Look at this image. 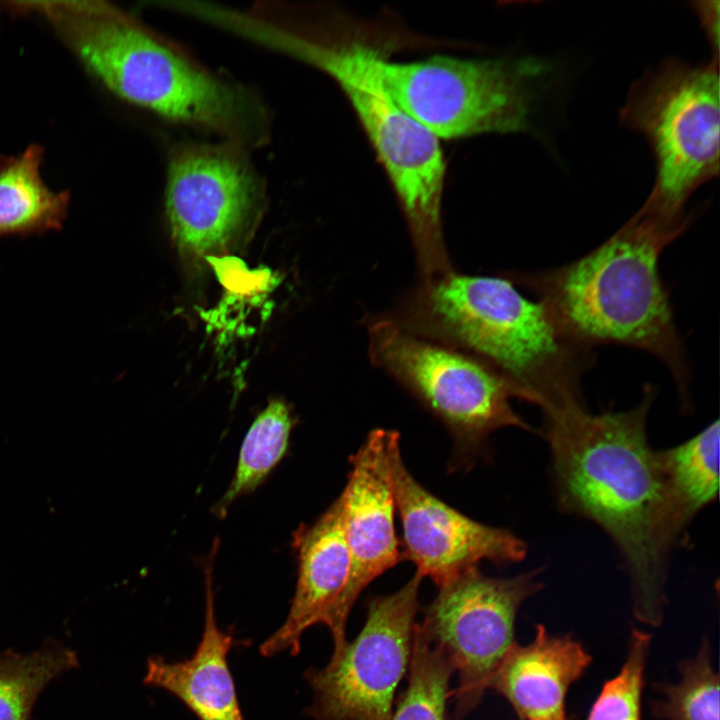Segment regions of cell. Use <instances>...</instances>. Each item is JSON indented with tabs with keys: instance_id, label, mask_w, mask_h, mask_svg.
<instances>
[{
	"instance_id": "obj_1",
	"label": "cell",
	"mask_w": 720,
	"mask_h": 720,
	"mask_svg": "<svg viewBox=\"0 0 720 720\" xmlns=\"http://www.w3.org/2000/svg\"><path fill=\"white\" fill-rule=\"evenodd\" d=\"M655 391L625 411L587 407L544 418L543 435L560 506L597 523L625 561L635 617L656 627L665 603L666 559L674 545L659 451L649 445Z\"/></svg>"
},
{
	"instance_id": "obj_2",
	"label": "cell",
	"mask_w": 720,
	"mask_h": 720,
	"mask_svg": "<svg viewBox=\"0 0 720 720\" xmlns=\"http://www.w3.org/2000/svg\"><path fill=\"white\" fill-rule=\"evenodd\" d=\"M9 10L45 19L108 91L169 121L250 151L266 144L271 114L250 88L107 1H24Z\"/></svg>"
},
{
	"instance_id": "obj_3",
	"label": "cell",
	"mask_w": 720,
	"mask_h": 720,
	"mask_svg": "<svg viewBox=\"0 0 720 720\" xmlns=\"http://www.w3.org/2000/svg\"><path fill=\"white\" fill-rule=\"evenodd\" d=\"M391 318L478 360L543 418L586 406L581 378L592 366V351L569 340L545 307L507 277L451 271L422 279Z\"/></svg>"
},
{
	"instance_id": "obj_4",
	"label": "cell",
	"mask_w": 720,
	"mask_h": 720,
	"mask_svg": "<svg viewBox=\"0 0 720 720\" xmlns=\"http://www.w3.org/2000/svg\"><path fill=\"white\" fill-rule=\"evenodd\" d=\"M688 225L639 209L584 256L505 277L531 291L560 331L579 347L592 351L597 345H623L656 357L687 402L689 366L658 260Z\"/></svg>"
},
{
	"instance_id": "obj_5",
	"label": "cell",
	"mask_w": 720,
	"mask_h": 720,
	"mask_svg": "<svg viewBox=\"0 0 720 720\" xmlns=\"http://www.w3.org/2000/svg\"><path fill=\"white\" fill-rule=\"evenodd\" d=\"M249 41L294 57L328 74L343 90L373 145L406 217L422 278L452 270L442 235L445 161L438 139L389 92L384 57L361 42L332 41L298 8L273 6L256 14Z\"/></svg>"
},
{
	"instance_id": "obj_6",
	"label": "cell",
	"mask_w": 720,
	"mask_h": 720,
	"mask_svg": "<svg viewBox=\"0 0 720 720\" xmlns=\"http://www.w3.org/2000/svg\"><path fill=\"white\" fill-rule=\"evenodd\" d=\"M620 120L645 136L655 159V182L640 209L688 221L686 202L719 174L718 60L665 59L633 83Z\"/></svg>"
},
{
	"instance_id": "obj_7",
	"label": "cell",
	"mask_w": 720,
	"mask_h": 720,
	"mask_svg": "<svg viewBox=\"0 0 720 720\" xmlns=\"http://www.w3.org/2000/svg\"><path fill=\"white\" fill-rule=\"evenodd\" d=\"M551 69L536 57L381 63L393 98L437 139L529 132L538 87Z\"/></svg>"
},
{
	"instance_id": "obj_8",
	"label": "cell",
	"mask_w": 720,
	"mask_h": 720,
	"mask_svg": "<svg viewBox=\"0 0 720 720\" xmlns=\"http://www.w3.org/2000/svg\"><path fill=\"white\" fill-rule=\"evenodd\" d=\"M368 339L372 362L439 419L458 454L473 456L498 429L530 430L513 410L507 384L473 357L416 335L390 317L373 321Z\"/></svg>"
},
{
	"instance_id": "obj_9",
	"label": "cell",
	"mask_w": 720,
	"mask_h": 720,
	"mask_svg": "<svg viewBox=\"0 0 720 720\" xmlns=\"http://www.w3.org/2000/svg\"><path fill=\"white\" fill-rule=\"evenodd\" d=\"M542 587L537 571L491 577L473 568L439 587L419 628L443 652L458 675L452 691L454 720L481 701L506 654L515 644L514 626L522 603Z\"/></svg>"
},
{
	"instance_id": "obj_10",
	"label": "cell",
	"mask_w": 720,
	"mask_h": 720,
	"mask_svg": "<svg viewBox=\"0 0 720 720\" xmlns=\"http://www.w3.org/2000/svg\"><path fill=\"white\" fill-rule=\"evenodd\" d=\"M415 573L399 590L373 596L357 637L305 678L314 691L306 714L316 720H390L396 690L409 670L419 588Z\"/></svg>"
},
{
	"instance_id": "obj_11",
	"label": "cell",
	"mask_w": 720,
	"mask_h": 720,
	"mask_svg": "<svg viewBox=\"0 0 720 720\" xmlns=\"http://www.w3.org/2000/svg\"><path fill=\"white\" fill-rule=\"evenodd\" d=\"M248 152L225 141L172 148L165 208L178 248L199 256L219 252L257 217L265 188Z\"/></svg>"
},
{
	"instance_id": "obj_12",
	"label": "cell",
	"mask_w": 720,
	"mask_h": 720,
	"mask_svg": "<svg viewBox=\"0 0 720 720\" xmlns=\"http://www.w3.org/2000/svg\"><path fill=\"white\" fill-rule=\"evenodd\" d=\"M387 458L402 523V554L415 573L439 588L481 561L505 565L524 559L526 544L510 530L469 518L422 486L403 461L396 431L388 430Z\"/></svg>"
},
{
	"instance_id": "obj_13",
	"label": "cell",
	"mask_w": 720,
	"mask_h": 720,
	"mask_svg": "<svg viewBox=\"0 0 720 720\" xmlns=\"http://www.w3.org/2000/svg\"><path fill=\"white\" fill-rule=\"evenodd\" d=\"M298 571L294 596L282 626L260 646L263 656L289 650L296 655L305 630L326 625L338 654L347 644L349 615L343 595L349 577L341 495L311 524H301L292 535Z\"/></svg>"
},
{
	"instance_id": "obj_14",
	"label": "cell",
	"mask_w": 720,
	"mask_h": 720,
	"mask_svg": "<svg viewBox=\"0 0 720 720\" xmlns=\"http://www.w3.org/2000/svg\"><path fill=\"white\" fill-rule=\"evenodd\" d=\"M388 430L371 431L350 457L341 495L349 577L343 607L349 615L362 591L401 559L394 515V494L387 458Z\"/></svg>"
},
{
	"instance_id": "obj_15",
	"label": "cell",
	"mask_w": 720,
	"mask_h": 720,
	"mask_svg": "<svg viewBox=\"0 0 720 720\" xmlns=\"http://www.w3.org/2000/svg\"><path fill=\"white\" fill-rule=\"evenodd\" d=\"M591 661L571 635H552L537 625L529 644L515 643L506 654L490 688L509 702L520 720H567L568 690Z\"/></svg>"
},
{
	"instance_id": "obj_16",
	"label": "cell",
	"mask_w": 720,
	"mask_h": 720,
	"mask_svg": "<svg viewBox=\"0 0 720 720\" xmlns=\"http://www.w3.org/2000/svg\"><path fill=\"white\" fill-rule=\"evenodd\" d=\"M218 546L215 539L205 564L204 630L194 654L180 662L149 658L144 682L176 696L198 720H244L227 661L233 637L215 616L212 568Z\"/></svg>"
},
{
	"instance_id": "obj_17",
	"label": "cell",
	"mask_w": 720,
	"mask_h": 720,
	"mask_svg": "<svg viewBox=\"0 0 720 720\" xmlns=\"http://www.w3.org/2000/svg\"><path fill=\"white\" fill-rule=\"evenodd\" d=\"M43 154L40 145L32 144L16 156L0 157V237L62 229L70 193L54 191L44 182Z\"/></svg>"
},
{
	"instance_id": "obj_18",
	"label": "cell",
	"mask_w": 720,
	"mask_h": 720,
	"mask_svg": "<svg viewBox=\"0 0 720 720\" xmlns=\"http://www.w3.org/2000/svg\"><path fill=\"white\" fill-rule=\"evenodd\" d=\"M719 421L689 440L659 451L669 529L674 542L719 490Z\"/></svg>"
},
{
	"instance_id": "obj_19",
	"label": "cell",
	"mask_w": 720,
	"mask_h": 720,
	"mask_svg": "<svg viewBox=\"0 0 720 720\" xmlns=\"http://www.w3.org/2000/svg\"><path fill=\"white\" fill-rule=\"evenodd\" d=\"M293 425L282 400L270 401L257 415L243 439L232 481L215 506L218 517L224 518L230 505L253 492L284 458Z\"/></svg>"
},
{
	"instance_id": "obj_20",
	"label": "cell",
	"mask_w": 720,
	"mask_h": 720,
	"mask_svg": "<svg viewBox=\"0 0 720 720\" xmlns=\"http://www.w3.org/2000/svg\"><path fill=\"white\" fill-rule=\"evenodd\" d=\"M77 665L75 652L57 641L28 654L0 652V720H31L42 690Z\"/></svg>"
},
{
	"instance_id": "obj_21",
	"label": "cell",
	"mask_w": 720,
	"mask_h": 720,
	"mask_svg": "<svg viewBox=\"0 0 720 720\" xmlns=\"http://www.w3.org/2000/svg\"><path fill=\"white\" fill-rule=\"evenodd\" d=\"M406 689L395 702L390 720H445L452 695L449 683L454 669L416 623Z\"/></svg>"
},
{
	"instance_id": "obj_22",
	"label": "cell",
	"mask_w": 720,
	"mask_h": 720,
	"mask_svg": "<svg viewBox=\"0 0 720 720\" xmlns=\"http://www.w3.org/2000/svg\"><path fill=\"white\" fill-rule=\"evenodd\" d=\"M681 680L660 684L663 699L652 703V715L662 720H719V675L711 664L705 639L693 659L680 663Z\"/></svg>"
},
{
	"instance_id": "obj_23",
	"label": "cell",
	"mask_w": 720,
	"mask_h": 720,
	"mask_svg": "<svg viewBox=\"0 0 720 720\" xmlns=\"http://www.w3.org/2000/svg\"><path fill=\"white\" fill-rule=\"evenodd\" d=\"M651 635L633 628L625 661L606 681L586 720H642V692Z\"/></svg>"
},
{
	"instance_id": "obj_24",
	"label": "cell",
	"mask_w": 720,
	"mask_h": 720,
	"mask_svg": "<svg viewBox=\"0 0 720 720\" xmlns=\"http://www.w3.org/2000/svg\"><path fill=\"white\" fill-rule=\"evenodd\" d=\"M694 9L697 12L701 24L704 28L708 40L710 41L711 47L715 51V56L718 58V47H719V2L718 1H704L694 2Z\"/></svg>"
}]
</instances>
